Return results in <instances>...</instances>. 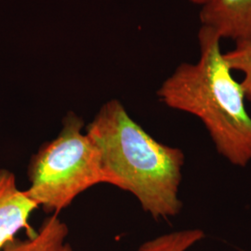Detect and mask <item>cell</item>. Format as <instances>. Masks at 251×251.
I'll use <instances>...</instances> for the list:
<instances>
[{
    "mask_svg": "<svg viewBox=\"0 0 251 251\" xmlns=\"http://www.w3.org/2000/svg\"><path fill=\"white\" fill-rule=\"evenodd\" d=\"M189 1H191L192 3L197 4V5H199L200 7H202V6H204L205 4H206L207 2H209L210 0H189Z\"/></svg>",
    "mask_w": 251,
    "mask_h": 251,
    "instance_id": "9",
    "label": "cell"
},
{
    "mask_svg": "<svg viewBox=\"0 0 251 251\" xmlns=\"http://www.w3.org/2000/svg\"><path fill=\"white\" fill-rule=\"evenodd\" d=\"M199 59L179 64L157 90L162 103L204 124L216 150L235 167L251 162V117L240 82L233 78L221 50L222 38L199 28Z\"/></svg>",
    "mask_w": 251,
    "mask_h": 251,
    "instance_id": "2",
    "label": "cell"
},
{
    "mask_svg": "<svg viewBox=\"0 0 251 251\" xmlns=\"http://www.w3.org/2000/svg\"><path fill=\"white\" fill-rule=\"evenodd\" d=\"M201 229H188L165 233L144 242L138 251H187L205 238Z\"/></svg>",
    "mask_w": 251,
    "mask_h": 251,
    "instance_id": "7",
    "label": "cell"
},
{
    "mask_svg": "<svg viewBox=\"0 0 251 251\" xmlns=\"http://www.w3.org/2000/svg\"><path fill=\"white\" fill-rule=\"evenodd\" d=\"M85 123L69 112L58 136L32 156L27 175V196L46 212L59 214L82 193L106 183L100 154L92 138L83 132Z\"/></svg>",
    "mask_w": 251,
    "mask_h": 251,
    "instance_id": "3",
    "label": "cell"
},
{
    "mask_svg": "<svg viewBox=\"0 0 251 251\" xmlns=\"http://www.w3.org/2000/svg\"><path fill=\"white\" fill-rule=\"evenodd\" d=\"M224 57L232 71L242 73L240 84L246 100L251 103V40L236 42L233 49L224 52Z\"/></svg>",
    "mask_w": 251,
    "mask_h": 251,
    "instance_id": "8",
    "label": "cell"
},
{
    "mask_svg": "<svg viewBox=\"0 0 251 251\" xmlns=\"http://www.w3.org/2000/svg\"><path fill=\"white\" fill-rule=\"evenodd\" d=\"M199 19L222 39L251 40V0H210L201 7Z\"/></svg>",
    "mask_w": 251,
    "mask_h": 251,
    "instance_id": "5",
    "label": "cell"
},
{
    "mask_svg": "<svg viewBox=\"0 0 251 251\" xmlns=\"http://www.w3.org/2000/svg\"><path fill=\"white\" fill-rule=\"evenodd\" d=\"M38 207L25 191L18 188L11 171L0 170V251L19 231L26 230L27 236L35 232L29 219Z\"/></svg>",
    "mask_w": 251,
    "mask_h": 251,
    "instance_id": "4",
    "label": "cell"
},
{
    "mask_svg": "<svg viewBox=\"0 0 251 251\" xmlns=\"http://www.w3.org/2000/svg\"><path fill=\"white\" fill-rule=\"evenodd\" d=\"M69 230L60 220L58 214L47 217L37 231L27 238H14L1 251H74L72 246L66 242Z\"/></svg>",
    "mask_w": 251,
    "mask_h": 251,
    "instance_id": "6",
    "label": "cell"
},
{
    "mask_svg": "<svg viewBox=\"0 0 251 251\" xmlns=\"http://www.w3.org/2000/svg\"><path fill=\"white\" fill-rule=\"evenodd\" d=\"M100 154L106 184L133 195L153 219L178 215L184 152L154 140L113 99L86 127Z\"/></svg>",
    "mask_w": 251,
    "mask_h": 251,
    "instance_id": "1",
    "label": "cell"
}]
</instances>
